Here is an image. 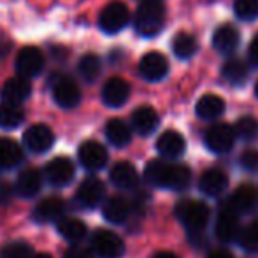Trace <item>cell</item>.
<instances>
[{
  "label": "cell",
  "mask_w": 258,
  "mask_h": 258,
  "mask_svg": "<svg viewBox=\"0 0 258 258\" xmlns=\"http://www.w3.org/2000/svg\"><path fill=\"white\" fill-rule=\"evenodd\" d=\"M225 111V100L213 93H206L204 97L199 99L197 105H195V112L199 118L202 119H214L221 116Z\"/></svg>",
  "instance_id": "4316f807"
},
{
  "label": "cell",
  "mask_w": 258,
  "mask_h": 258,
  "mask_svg": "<svg viewBox=\"0 0 258 258\" xmlns=\"http://www.w3.org/2000/svg\"><path fill=\"white\" fill-rule=\"evenodd\" d=\"M255 95L258 97V81H256V86H255Z\"/></svg>",
  "instance_id": "7dc6e473"
},
{
  "label": "cell",
  "mask_w": 258,
  "mask_h": 258,
  "mask_svg": "<svg viewBox=\"0 0 258 258\" xmlns=\"http://www.w3.org/2000/svg\"><path fill=\"white\" fill-rule=\"evenodd\" d=\"M221 76L223 79L232 86H241L246 83L249 76V69L248 65L242 60H228L227 63L221 69Z\"/></svg>",
  "instance_id": "4dcf8cb0"
},
{
  "label": "cell",
  "mask_w": 258,
  "mask_h": 258,
  "mask_svg": "<svg viewBox=\"0 0 258 258\" xmlns=\"http://www.w3.org/2000/svg\"><path fill=\"white\" fill-rule=\"evenodd\" d=\"M237 211L230 204L220 211L216 220V237L221 242H232L239 234V218Z\"/></svg>",
  "instance_id": "2e32d148"
},
{
  "label": "cell",
  "mask_w": 258,
  "mask_h": 258,
  "mask_svg": "<svg viewBox=\"0 0 258 258\" xmlns=\"http://www.w3.org/2000/svg\"><path fill=\"white\" fill-rule=\"evenodd\" d=\"M14 194H16V190L13 184L7 181H0V204H9Z\"/></svg>",
  "instance_id": "ab89813d"
},
{
  "label": "cell",
  "mask_w": 258,
  "mask_h": 258,
  "mask_svg": "<svg viewBox=\"0 0 258 258\" xmlns=\"http://www.w3.org/2000/svg\"><path fill=\"white\" fill-rule=\"evenodd\" d=\"M184 148H186L184 137L176 130H167L156 141V150L163 158H179L184 153Z\"/></svg>",
  "instance_id": "d6986e66"
},
{
  "label": "cell",
  "mask_w": 258,
  "mask_h": 258,
  "mask_svg": "<svg viewBox=\"0 0 258 258\" xmlns=\"http://www.w3.org/2000/svg\"><path fill=\"white\" fill-rule=\"evenodd\" d=\"M130 23V11L126 4L119 0H112L100 11L99 14V28L107 35H114L126 28Z\"/></svg>",
  "instance_id": "3957f363"
},
{
  "label": "cell",
  "mask_w": 258,
  "mask_h": 258,
  "mask_svg": "<svg viewBox=\"0 0 258 258\" xmlns=\"http://www.w3.org/2000/svg\"><path fill=\"white\" fill-rule=\"evenodd\" d=\"M78 72L86 83H95L102 74V60L95 53H86L79 58Z\"/></svg>",
  "instance_id": "f1b7e54d"
},
{
  "label": "cell",
  "mask_w": 258,
  "mask_h": 258,
  "mask_svg": "<svg viewBox=\"0 0 258 258\" xmlns=\"http://www.w3.org/2000/svg\"><path fill=\"white\" fill-rule=\"evenodd\" d=\"M14 67H16L18 76H23L27 79L37 78L46 67V56L37 46H25L18 53Z\"/></svg>",
  "instance_id": "5b68a950"
},
{
  "label": "cell",
  "mask_w": 258,
  "mask_h": 258,
  "mask_svg": "<svg viewBox=\"0 0 258 258\" xmlns=\"http://www.w3.org/2000/svg\"><path fill=\"white\" fill-rule=\"evenodd\" d=\"M130 121H132V128L136 130L139 136H150V134H153L156 130L160 119L153 107H150V105H141V107H137L136 111L132 112Z\"/></svg>",
  "instance_id": "ffe728a7"
},
{
  "label": "cell",
  "mask_w": 258,
  "mask_h": 258,
  "mask_svg": "<svg viewBox=\"0 0 258 258\" xmlns=\"http://www.w3.org/2000/svg\"><path fill=\"white\" fill-rule=\"evenodd\" d=\"M239 35L237 28L232 25H221L213 34V48L220 54H232L239 48Z\"/></svg>",
  "instance_id": "ac0fdd59"
},
{
  "label": "cell",
  "mask_w": 258,
  "mask_h": 258,
  "mask_svg": "<svg viewBox=\"0 0 258 258\" xmlns=\"http://www.w3.org/2000/svg\"><path fill=\"white\" fill-rule=\"evenodd\" d=\"M176 214L181 223L190 230H202L209 221V207L201 201H181L176 206Z\"/></svg>",
  "instance_id": "277c9868"
},
{
  "label": "cell",
  "mask_w": 258,
  "mask_h": 258,
  "mask_svg": "<svg viewBox=\"0 0 258 258\" xmlns=\"http://www.w3.org/2000/svg\"><path fill=\"white\" fill-rule=\"evenodd\" d=\"M105 137H107V141L112 146L125 148L132 141V130L123 119L114 118L105 125Z\"/></svg>",
  "instance_id": "484cf974"
},
{
  "label": "cell",
  "mask_w": 258,
  "mask_h": 258,
  "mask_svg": "<svg viewBox=\"0 0 258 258\" xmlns=\"http://www.w3.org/2000/svg\"><path fill=\"white\" fill-rule=\"evenodd\" d=\"M34 249L27 242H11L0 253V258H34Z\"/></svg>",
  "instance_id": "8d00e7d4"
},
{
  "label": "cell",
  "mask_w": 258,
  "mask_h": 258,
  "mask_svg": "<svg viewBox=\"0 0 258 258\" xmlns=\"http://www.w3.org/2000/svg\"><path fill=\"white\" fill-rule=\"evenodd\" d=\"M199 49V44H197V39L194 37L191 34H177L172 41V51L176 54L179 60H188L191 58Z\"/></svg>",
  "instance_id": "1f68e13d"
},
{
  "label": "cell",
  "mask_w": 258,
  "mask_h": 258,
  "mask_svg": "<svg viewBox=\"0 0 258 258\" xmlns=\"http://www.w3.org/2000/svg\"><path fill=\"white\" fill-rule=\"evenodd\" d=\"M42 183H44V177H42L41 170L25 169L18 176L14 190H16V195H20L21 199H34L42 190Z\"/></svg>",
  "instance_id": "e0dca14e"
},
{
  "label": "cell",
  "mask_w": 258,
  "mask_h": 258,
  "mask_svg": "<svg viewBox=\"0 0 258 258\" xmlns=\"http://www.w3.org/2000/svg\"><path fill=\"white\" fill-rule=\"evenodd\" d=\"M144 177L150 184L158 188H172V190H183L190 183V169L184 165L167 163L163 160H153L146 165Z\"/></svg>",
  "instance_id": "6da1fadb"
},
{
  "label": "cell",
  "mask_w": 258,
  "mask_h": 258,
  "mask_svg": "<svg viewBox=\"0 0 258 258\" xmlns=\"http://www.w3.org/2000/svg\"><path fill=\"white\" fill-rule=\"evenodd\" d=\"M92 249L100 258H121L125 253V244L114 232L97 230L92 235Z\"/></svg>",
  "instance_id": "52a82bcc"
},
{
  "label": "cell",
  "mask_w": 258,
  "mask_h": 258,
  "mask_svg": "<svg viewBox=\"0 0 258 258\" xmlns=\"http://www.w3.org/2000/svg\"><path fill=\"white\" fill-rule=\"evenodd\" d=\"M234 13L242 21H255L258 18V0H235Z\"/></svg>",
  "instance_id": "e575fe53"
},
{
  "label": "cell",
  "mask_w": 258,
  "mask_h": 258,
  "mask_svg": "<svg viewBox=\"0 0 258 258\" xmlns=\"http://www.w3.org/2000/svg\"><path fill=\"white\" fill-rule=\"evenodd\" d=\"M139 4H148V2H163V0H137Z\"/></svg>",
  "instance_id": "bcb514c9"
},
{
  "label": "cell",
  "mask_w": 258,
  "mask_h": 258,
  "mask_svg": "<svg viewBox=\"0 0 258 258\" xmlns=\"http://www.w3.org/2000/svg\"><path fill=\"white\" fill-rule=\"evenodd\" d=\"M81 88L69 76H58L53 83V99L61 109H74L81 102Z\"/></svg>",
  "instance_id": "8992f818"
},
{
  "label": "cell",
  "mask_w": 258,
  "mask_h": 258,
  "mask_svg": "<svg viewBox=\"0 0 258 258\" xmlns=\"http://www.w3.org/2000/svg\"><path fill=\"white\" fill-rule=\"evenodd\" d=\"M230 206L237 211L239 214L251 213L258 207V190L253 184H241L232 195Z\"/></svg>",
  "instance_id": "7402d4cb"
},
{
  "label": "cell",
  "mask_w": 258,
  "mask_h": 258,
  "mask_svg": "<svg viewBox=\"0 0 258 258\" xmlns=\"http://www.w3.org/2000/svg\"><path fill=\"white\" fill-rule=\"evenodd\" d=\"M23 144L32 153H46L54 144V134L44 123H35L25 130Z\"/></svg>",
  "instance_id": "ba28073f"
},
{
  "label": "cell",
  "mask_w": 258,
  "mask_h": 258,
  "mask_svg": "<svg viewBox=\"0 0 258 258\" xmlns=\"http://www.w3.org/2000/svg\"><path fill=\"white\" fill-rule=\"evenodd\" d=\"M207 258H232V255L228 251H225V249H216V251L209 253Z\"/></svg>",
  "instance_id": "7bdbcfd3"
},
{
  "label": "cell",
  "mask_w": 258,
  "mask_h": 258,
  "mask_svg": "<svg viewBox=\"0 0 258 258\" xmlns=\"http://www.w3.org/2000/svg\"><path fill=\"white\" fill-rule=\"evenodd\" d=\"M78 158L79 163L85 167L86 170H97L104 169L105 163H107V150L97 141H86L79 146L78 150Z\"/></svg>",
  "instance_id": "4fadbf2b"
},
{
  "label": "cell",
  "mask_w": 258,
  "mask_h": 258,
  "mask_svg": "<svg viewBox=\"0 0 258 258\" xmlns=\"http://www.w3.org/2000/svg\"><path fill=\"white\" fill-rule=\"evenodd\" d=\"M155 258H177V256L172 255V253H169V251H160V253H156Z\"/></svg>",
  "instance_id": "ee69618b"
},
{
  "label": "cell",
  "mask_w": 258,
  "mask_h": 258,
  "mask_svg": "<svg viewBox=\"0 0 258 258\" xmlns=\"http://www.w3.org/2000/svg\"><path fill=\"white\" fill-rule=\"evenodd\" d=\"M130 97V85L123 78H111L102 86V102L107 107H121Z\"/></svg>",
  "instance_id": "9a60e30c"
},
{
  "label": "cell",
  "mask_w": 258,
  "mask_h": 258,
  "mask_svg": "<svg viewBox=\"0 0 258 258\" xmlns=\"http://www.w3.org/2000/svg\"><path fill=\"white\" fill-rule=\"evenodd\" d=\"M63 258H93V249L81 244H74L65 251Z\"/></svg>",
  "instance_id": "74e56055"
},
{
  "label": "cell",
  "mask_w": 258,
  "mask_h": 258,
  "mask_svg": "<svg viewBox=\"0 0 258 258\" xmlns=\"http://www.w3.org/2000/svg\"><path fill=\"white\" fill-rule=\"evenodd\" d=\"M58 234L72 244H78L86 237V225L78 218H63L58 221Z\"/></svg>",
  "instance_id": "f546056e"
},
{
  "label": "cell",
  "mask_w": 258,
  "mask_h": 258,
  "mask_svg": "<svg viewBox=\"0 0 258 258\" xmlns=\"http://www.w3.org/2000/svg\"><path fill=\"white\" fill-rule=\"evenodd\" d=\"M235 137L237 136L232 126H228L227 123H216L211 128H207L204 143L213 153H227L234 146Z\"/></svg>",
  "instance_id": "9c48e42d"
},
{
  "label": "cell",
  "mask_w": 258,
  "mask_h": 258,
  "mask_svg": "<svg viewBox=\"0 0 258 258\" xmlns=\"http://www.w3.org/2000/svg\"><path fill=\"white\" fill-rule=\"evenodd\" d=\"M235 136L241 137L244 141H256L258 139V119L253 116H242L241 119H237L234 126Z\"/></svg>",
  "instance_id": "836d02e7"
},
{
  "label": "cell",
  "mask_w": 258,
  "mask_h": 258,
  "mask_svg": "<svg viewBox=\"0 0 258 258\" xmlns=\"http://www.w3.org/2000/svg\"><path fill=\"white\" fill-rule=\"evenodd\" d=\"M102 211H104L105 220L111 221V223H114V225H119V223H123V221L128 220L132 207H130V202L126 201L125 197L116 195V197H111L109 201H105Z\"/></svg>",
  "instance_id": "d4e9b609"
},
{
  "label": "cell",
  "mask_w": 258,
  "mask_h": 258,
  "mask_svg": "<svg viewBox=\"0 0 258 258\" xmlns=\"http://www.w3.org/2000/svg\"><path fill=\"white\" fill-rule=\"evenodd\" d=\"M139 74L150 83L162 81L169 74V60L158 51L146 53L139 61Z\"/></svg>",
  "instance_id": "30bf717a"
},
{
  "label": "cell",
  "mask_w": 258,
  "mask_h": 258,
  "mask_svg": "<svg viewBox=\"0 0 258 258\" xmlns=\"http://www.w3.org/2000/svg\"><path fill=\"white\" fill-rule=\"evenodd\" d=\"M241 163L244 169L248 170H256L258 169V151L256 150H248L244 151L241 156Z\"/></svg>",
  "instance_id": "f35d334b"
},
{
  "label": "cell",
  "mask_w": 258,
  "mask_h": 258,
  "mask_svg": "<svg viewBox=\"0 0 258 258\" xmlns=\"http://www.w3.org/2000/svg\"><path fill=\"white\" fill-rule=\"evenodd\" d=\"M248 56H249V61H251L253 65H256V67H258V34L255 35V37H253L251 44H249Z\"/></svg>",
  "instance_id": "60d3db41"
},
{
  "label": "cell",
  "mask_w": 258,
  "mask_h": 258,
  "mask_svg": "<svg viewBox=\"0 0 258 258\" xmlns=\"http://www.w3.org/2000/svg\"><path fill=\"white\" fill-rule=\"evenodd\" d=\"M23 162V150L13 139L0 137V172L18 167Z\"/></svg>",
  "instance_id": "cb8c5ba5"
},
{
  "label": "cell",
  "mask_w": 258,
  "mask_h": 258,
  "mask_svg": "<svg viewBox=\"0 0 258 258\" xmlns=\"http://www.w3.org/2000/svg\"><path fill=\"white\" fill-rule=\"evenodd\" d=\"M111 183L116 188H121V190H132L139 183V176H137V170L132 163L128 162H118L111 169Z\"/></svg>",
  "instance_id": "44dd1931"
},
{
  "label": "cell",
  "mask_w": 258,
  "mask_h": 258,
  "mask_svg": "<svg viewBox=\"0 0 258 258\" xmlns=\"http://www.w3.org/2000/svg\"><path fill=\"white\" fill-rule=\"evenodd\" d=\"M30 93H32L30 79L23 78V76H14V78L7 79L4 83L2 90H0V99H2L4 104L21 105L25 100H28Z\"/></svg>",
  "instance_id": "8fae6325"
},
{
  "label": "cell",
  "mask_w": 258,
  "mask_h": 258,
  "mask_svg": "<svg viewBox=\"0 0 258 258\" xmlns=\"http://www.w3.org/2000/svg\"><path fill=\"white\" fill-rule=\"evenodd\" d=\"M227 184H228V179H227V176H225V172H221L220 169H209L202 174L199 186H201V190L204 191L206 195L214 197V195L221 194V191L227 188Z\"/></svg>",
  "instance_id": "83f0119b"
},
{
  "label": "cell",
  "mask_w": 258,
  "mask_h": 258,
  "mask_svg": "<svg viewBox=\"0 0 258 258\" xmlns=\"http://www.w3.org/2000/svg\"><path fill=\"white\" fill-rule=\"evenodd\" d=\"M13 48V41L6 34H0V56H6Z\"/></svg>",
  "instance_id": "b9f144b4"
},
{
  "label": "cell",
  "mask_w": 258,
  "mask_h": 258,
  "mask_svg": "<svg viewBox=\"0 0 258 258\" xmlns=\"http://www.w3.org/2000/svg\"><path fill=\"white\" fill-rule=\"evenodd\" d=\"M105 194L104 183L99 177H88L79 184L78 191H76V202L85 209H93L102 202Z\"/></svg>",
  "instance_id": "5bb4252c"
},
{
  "label": "cell",
  "mask_w": 258,
  "mask_h": 258,
  "mask_svg": "<svg viewBox=\"0 0 258 258\" xmlns=\"http://www.w3.org/2000/svg\"><path fill=\"white\" fill-rule=\"evenodd\" d=\"M65 211V206L61 199L58 197H48L41 201L34 209V220L39 223H53L61 218Z\"/></svg>",
  "instance_id": "603a6c76"
},
{
  "label": "cell",
  "mask_w": 258,
  "mask_h": 258,
  "mask_svg": "<svg viewBox=\"0 0 258 258\" xmlns=\"http://www.w3.org/2000/svg\"><path fill=\"white\" fill-rule=\"evenodd\" d=\"M74 172H76L74 163L69 158H65V156L53 158L51 162H48L44 167L46 179H48V183L51 184V186H56V188L67 186L72 181V177H74Z\"/></svg>",
  "instance_id": "7c38bea8"
},
{
  "label": "cell",
  "mask_w": 258,
  "mask_h": 258,
  "mask_svg": "<svg viewBox=\"0 0 258 258\" xmlns=\"http://www.w3.org/2000/svg\"><path fill=\"white\" fill-rule=\"evenodd\" d=\"M25 114L20 105L13 104H0V128L4 130H14L23 123Z\"/></svg>",
  "instance_id": "d6a6232c"
},
{
  "label": "cell",
  "mask_w": 258,
  "mask_h": 258,
  "mask_svg": "<svg viewBox=\"0 0 258 258\" xmlns=\"http://www.w3.org/2000/svg\"><path fill=\"white\" fill-rule=\"evenodd\" d=\"M239 244L246 251H258V223H249L239 234Z\"/></svg>",
  "instance_id": "d590c367"
},
{
  "label": "cell",
  "mask_w": 258,
  "mask_h": 258,
  "mask_svg": "<svg viewBox=\"0 0 258 258\" xmlns=\"http://www.w3.org/2000/svg\"><path fill=\"white\" fill-rule=\"evenodd\" d=\"M34 258H53V256L48 255V253H37V255H34Z\"/></svg>",
  "instance_id": "f6af8a7d"
},
{
  "label": "cell",
  "mask_w": 258,
  "mask_h": 258,
  "mask_svg": "<svg viewBox=\"0 0 258 258\" xmlns=\"http://www.w3.org/2000/svg\"><path fill=\"white\" fill-rule=\"evenodd\" d=\"M165 23V7L163 2L139 4L134 14V28L139 35L150 39L162 32Z\"/></svg>",
  "instance_id": "7a4b0ae2"
}]
</instances>
